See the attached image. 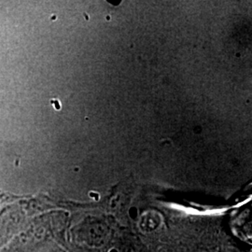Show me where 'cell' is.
<instances>
[{
    "instance_id": "cell-1",
    "label": "cell",
    "mask_w": 252,
    "mask_h": 252,
    "mask_svg": "<svg viewBox=\"0 0 252 252\" xmlns=\"http://www.w3.org/2000/svg\"><path fill=\"white\" fill-rule=\"evenodd\" d=\"M109 235V228L99 221H93L81 226L78 233V237L81 242L94 248L104 246L108 242Z\"/></svg>"
},
{
    "instance_id": "cell-2",
    "label": "cell",
    "mask_w": 252,
    "mask_h": 252,
    "mask_svg": "<svg viewBox=\"0 0 252 252\" xmlns=\"http://www.w3.org/2000/svg\"><path fill=\"white\" fill-rule=\"evenodd\" d=\"M138 228L143 234H153L161 229L163 223L162 216L153 211L145 212L138 218Z\"/></svg>"
},
{
    "instance_id": "cell-3",
    "label": "cell",
    "mask_w": 252,
    "mask_h": 252,
    "mask_svg": "<svg viewBox=\"0 0 252 252\" xmlns=\"http://www.w3.org/2000/svg\"><path fill=\"white\" fill-rule=\"evenodd\" d=\"M108 252H120V250H118L116 248H113V249H110Z\"/></svg>"
}]
</instances>
